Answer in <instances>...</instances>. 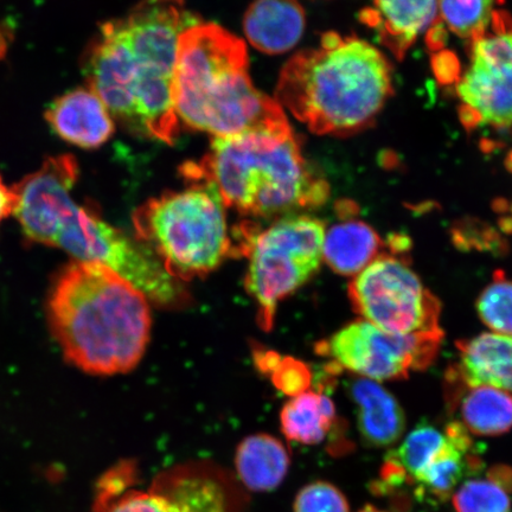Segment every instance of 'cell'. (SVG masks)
<instances>
[{
    "label": "cell",
    "instance_id": "18",
    "mask_svg": "<svg viewBox=\"0 0 512 512\" xmlns=\"http://www.w3.org/2000/svg\"><path fill=\"white\" fill-rule=\"evenodd\" d=\"M386 245L369 224L344 220L325 232L323 259L337 274L356 277L379 259Z\"/></svg>",
    "mask_w": 512,
    "mask_h": 512
},
{
    "label": "cell",
    "instance_id": "2",
    "mask_svg": "<svg viewBox=\"0 0 512 512\" xmlns=\"http://www.w3.org/2000/svg\"><path fill=\"white\" fill-rule=\"evenodd\" d=\"M79 166L73 156L46 160L40 169L12 187L14 215L30 241L60 248L75 261L111 268L143 292L153 304L179 306L188 298L181 280L172 275L145 243L128 238L72 196Z\"/></svg>",
    "mask_w": 512,
    "mask_h": 512
},
{
    "label": "cell",
    "instance_id": "6",
    "mask_svg": "<svg viewBox=\"0 0 512 512\" xmlns=\"http://www.w3.org/2000/svg\"><path fill=\"white\" fill-rule=\"evenodd\" d=\"M182 175L208 184L224 207L253 217H272L323 206L328 183L313 172L293 131L246 133L214 138L200 163H188Z\"/></svg>",
    "mask_w": 512,
    "mask_h": 512
},
{
    "label": "cell",
    "instance_id": "7",
    "mask_svg": "<svg viewBox=\"0 0 512 512\" xmlns=\"http://www.w3.org/2000/svg\"><path fill=\"white\" fill-rule=\"evenodd\" d=\"M224 204L213 187L191 183L143 204L134 224L143 243L177 279L208 274L227 258L232 242Z\"/></svg>",
    "mask_w": 512,
    "mask_h": 512
},
{
    "label": "cell",
    "instance_id": "9",
    "mask_svg": "<svg viewBox=\"0 0 512 512\" xmlns=\"http://www.w3.org/2000/svg\"><path fill=\"white\" fill-rule=\"evenodd\" d=\"M349 297L358 315L383 331L413 335L441 330L439 300L398 256L383 254L371 262L352 279Z\"/></svg>",
    "mask_w": 512,
    "mask_h": 512
},
{
    "label": "cell",
    "instance_id": "22",
    "mask_svg": "<svg viewBox=\"0 0 512 512\" xmlns=\"http://www.w3.org/2000/svg\"><path fill=\"white\" fill-rule=\"evenodd\" d=\"M460 392V390H459ZM462 424L480 437H496L512 428V396L490 386L469 387L456 395Z\"/></svg>",
    "mask_w": 512,
    "mask_h": 512
},
{
    "label": "cell",
    "instance_id": "19",
    "mask_svg": "<svg viewBox=\"0 0 512 512\" xmlns=\"http://www.w3.org/2000/svg\"><path fill=\"white\" fill-rule=\"evenodd\" d=\"M235 465L241 482L249 490L271 491L287 475L290 454L280 440L271 435L256 434L239 445Z\"/></svg>",
    "mask_w": 512,
    "mask_h": 512
},
{
    "label": "cell",
    "instance_id": "11",
    "mask_svg": "<svg viewBox=\"0 0 512 512\" xmlns=\"http://www.w3.org/2000/svg\"><path fill=\"white\" fill-rule=\"evenodd\" d=\"M462 106L460 120L467 128L512 125V17L497 9L490 28L471 42V62L457 83Z\"/></svg>",
    "mask_w": 512,
    "mask_h": 512
},
{
    "label": "cell",
    "instance_id": "5",
    "mask_svg": "<svg viewBox=\"0 0 512 512\" xmlns=\"http://www.w3.org/2000/svg\"><path fill=\"white\" fill-rule=\"evenodd\" d=\"M386 57L360 38L328 32L280 74L275 98L313 133L350 136L374 123L392 94Z\"/></svg>",
    "mask_w": 512,
    "mask_h": 512
},
{
    "label": "cell",
    "instance_id": "10",
    "mask_svg": "<svg viewBox=\"0 0 512 512\" xmlns=\"http://www.w3.org/2000/svg\"><path fill=\"white\" fill-rule=\"evenodd\" d=\"M443 338V330L398 335L362 319L344 326L329 341L320 344L319 352L330 357L337 367L364 379L403 380L411 371L431 366Z\"/></svg>",
    "mask_w": 512,
    "mask_h": 512
},
{
    "label": "cell",
    "instance_id": "1",
    "mask_svg": "<svg viewBox=\"0 0 512 512\" xmlns=\"http://www.w3.org/2000/svg\"><path fill=\"white\" fill-rule=\"evenodd\" d=\"M183 0H144L107 22L89 43L82 69L87 87L115 118L172 144L179 133L174 86L179 38L196 22Z\"/></svg>",
    "mask_w": 512,
    "mask_h": 512
},
{
    "label": "cell",
    "instance_id": "27",
    "mask_svg": "<svg viewBox=\"0 0 512 512\" xmlns=\"http://www.w3.org/2000/svg\"><path fill=\"white\" fill-rule=\"evenodd\" d=\"M94 512H189L182 503L155 488L127 492L107 502H95Z\"/></svg>",
    "mask_w": 512,
    "mask_h": 512
},
{
    "label": "cell",
    "instance_id": "28",
    "mask_svg": "<svg viewBox=\"0 0 512 512\" xmlns=\"http://www.w3.org/2000/svg\"><path fill=\"white\" fill-rule=\"evenodd\" d=\"M294 512H350V508L347 498L336 486L316 482L299 492Z\"/></svg>",
    "mask_w": 512,
    "mask_h": 512
},
{
    "label": "cell",
    "instance_id": "4",
    "mask_svg": "<svg viewBox=\"0 0 512 512\" xmlns=\"http://www.w3.org/2000/svg\"><path fill=\"white\" fill-rule=\"evenodd\" d=\"M174 102L179 123L215 138L292 131L278 101L254 87L245 42L216 24L179 38Z\"/></svg>",
    "mask_w": 512,
    "mask_h": 512
},
{
    "label": "cell",
    "instance_id": "12",
    "mask_svg": "<svg viewBox=\"0 0 512 512\" xmlns=\"http://www.w3.org/2000/svg\"><path fill=\"white\" fill-rule=\"evenodd\" d=\"M46 118L57 136L82 149L104 145L114 132L110 111L88 87L57 98L49 106Z\"/></svg>",
    "mask_w": 512,
    "mask_h": 512
},
{
    "label": "cell",
    "instance_id": "14",
    "mask_svg": "<svg viewBox=\"0 0 512 512\" xmlns=\"http://www.w3.org/2000/svg\"><path fill=\"white\" fill-rule=\"evenodd\" d=\"M437 12L438 0H373V5L362 11L361 21L402 59L421 32L434 23Z\"/></svg>",
    "mask_w": 512,
    "mask_h": 512
},
{
    "label": "cell",
    "instance_id": "23",
    "mask_svg": "<svg viewBox=\"0 0 512 512\" xmlns=\"http://www.w3.org/2000/svg\"><path fill=\"white\" fill-rule=\"evenodd\" d=\"M512 469L497 465L484 478H469L453 494L457 512H510Z\"/></svg>",
    "mask_w": 512,
    "mask_h": 512
},
{
    "label": "cell",
    "instance_id": "3",
    "mask_svg": "<svg viewBox=\"0 0 512 512\" xmlns=\"http://www.w3.org/2000/svg\"><path fill=\"white\" fill-rule=\"evenodd\" d=\"M48 318L67 361L88 374L128 373L150 342V300L111 268L92 262L63 268Z\"/></svg>",
    "mask_w": 512,
    "mask_h": 512
},
{
    "label": "cell",
    "instance_id": "29",
    "mask_svg": "<svg viewBox=\"0 0 512 512\" xmlns=\"http://www.w3.org/2000/svg\"><path fill=\"white\" fill-rule=\"evenodd\" d=\"M274 373L275 384L288 395L302 394L310 386V370L302 362L293 360L278 362Z\"/></svg>",
    "mask_w": 512,
    "mask_h": 512
},
{
    "label": "cell",
    "instance_id": "25",
    "mask_svg": "<svg viewBox=\"0 0 512 512\" xmlns=\"http://www.w3.org/2000/svg\"><path fill=\"white\" fill-rule=\"evenodd\" d=\"M498 0H438L439 23L470 42L490 28Z\"/></svg>",
    "mask_w": 512,
    "mask_h": 512
},
{
    "label": "cell",
    "instance_id": "13",
    "mask_svg": "<svg viewBox=\"0 0 512 512\" xmlns=\"http://www.w3.org/2000/svg\"><path fill=\"white\" fill-rule=\"evenodd\" d=\"M447 441L426 469L414 480L416 494L446 501L459 485L483 469L470 433L459 421L446 427Z\"/></svg>",
    "mask_w": 512,
    "mask_h": 512
},
{
    "label": "cell",
    "instance_id": "20",
    "mask_svg": "<svg viewBox=\"0 0 512 512\" xmlns=\"http://www.w3.org/2000/svg\"><path fill=\"white\" fill-rule=\"evenodd\" d=\"M446 441V428L440 431L430 424L416 426L398 448L388 453L381 470V483L387 488L403 483L413 484Z\"/></svg>",
    "mask_w": 512,
    "mask_h": 512
},
{
    "label": "cell",
    "instance_id": "24",
    "mask_svg": "<svg viewBox=\"0 0 512 512\" xmlns=\"http://www.w3.org/2000/svg\"><path fill=\"white\" fill-rule=\"evenodd\" d=\"M153 488L174 497L189 512H228V498L222 486L197 473L164 476Z\"/></svg>",
    "mask_w": 512,
    "mask_h": 512
},
{
    "label": "cell",
    "instance_id": "15",
    "mask_svg": "<svg viewBox=\"0 0 512 512\" xmlns=\"http://www.w3.org/2000/svg\"><path fill=\"white\" fill-rule=\"evenodd\" d=\"M247 40L262 53L291 50L305 29V14L297 0H255L243 22Z\"/></svg>",
    "mask_w": 512,
    "mask_h": 512
},
{
    "label": "cell",
    "instance_id": "31",
    "mask_svg": "<svg viewBox=\"0 0 512 512\" xmlns=\"http://www.w3.org/2000/svg\"><path fill=\"white\" fill-rule=\"evenodd\" d=\"M360 512H383V511L376 509L374 507H371V505H367V507L363 508Z\"/></svg>",
    "mask_w": 512,
    "mask_h": 512
},
{
    "label": "cell",
    "instance_id": "26",
    "mask_svg": "<svg viewBox=\"0 0 512 512\" xmlns=\"http://www.w3.org/2000/svg\"><path fill=\"white\" fill-rule=\"evenodd\" d=\"M483 323L498 335L512 336V280L496 272L492 283L477 300Z\"/></svg>",
    "mask_w": 512,
    "mask_h": 512
},
{
    "label": "cell",
    "instance_id": "17",
    "mask_svg": "<svg viewBox=\"0 0 512 512\" xmlns=\"http://www.w3.org/2000/svg\"><path fill=\"white\" fill-rule=\"evenodd\" d=\"M454 376L467 387L490 386L512 393V336L483 334L458 343Z\"/></svg>",
    "mask_w": 512,
    "mask_h": 512
},
{
    "label": "cell",
    "instance_id": "30",
    "mask_svg": "<svg viewBox=\"0 0 512 512\" xmlns=\"http://www.w3.org/2000/svg\"><path fill=\"white\" fill-rule=\"evenodd\" d=\"M16 196L14 190L9 188L0 176V223L14 215Z\"/></svg>",
    "mask_w": 512,
    "mask_h": 512
},
{
    "label": "cell",
    "instance_id": "21",
    "mask_svg": "<svg viewBox=\"0 0 512 512\" xmlns=\"http://www.w3.org/2000/svg\"><path fill=\"white\" fill-rule=\"evenodd\" d=\"M336 421L334 402L323 393L293 396L281 411V431L287 439L303 445H318L328 437Z\"/></svg>",
    "mask_w": 512,
    "mask_h": 512
},
{
    "label": "cell",
    "instance_id": "8",
    "mask_svg": "<svg viewBox=\"0 0 512 512\" xmlns=\"http://www.w3.org/2000/svg\"><path fill=\"white\" fill-rule=\"evenodd\" d=\"M325 224L310 216L285 217L249 243L247 291L259 307V323L272 329L280 300L309 281L323 260Z\"/></svg>",
    "mask_w": 512,
    "mask_h": 512
},
{
    "label": "cell",
    "instance_id": "16",
    "mask_svg": "<svg viewBox=\"0 0 512 512\" xmlns=\"http://www.w3.org/2000/svg\"><path fill=\"white\" fill-rule=\"evenodd\" d=\"M349 392L364 443L376 448L398 443L406 430V416L398 400L379 383L368 379L351 381Z\"/></svg>",
    "mask_w": 512,
    "mask_h": 512
}]
</instances>
